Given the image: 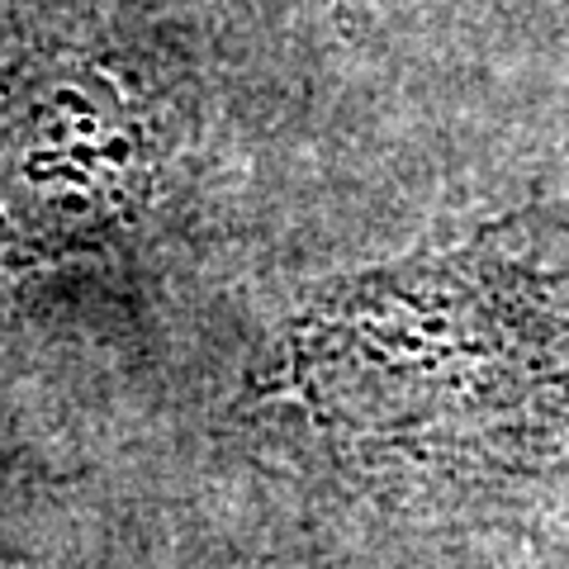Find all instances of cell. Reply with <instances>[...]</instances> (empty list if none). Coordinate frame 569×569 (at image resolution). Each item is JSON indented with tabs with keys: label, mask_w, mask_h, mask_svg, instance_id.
Segmentation results:
<instances>
[{
	"label": "cell",
	"mask_w": 569,
	"mask_h": 569,
	"mask_svg": "<svg viewBox=\"0 0 569 569\" xmlns=\"http://www.w3.org/2000/svg\"><path fill=\"white\" fill-rule=\"evenodd\" d=\"M167 162V114L123 67L62 43L0 62V313L33 271L138 228Z\"/></svg>",
	"instance_id": "7a4b0ae2"
},
{
	"label": "cell",
	"mask_w": 569,
	"mask_h": 569,
	"mask_svg": "<svg viewBox=\"0 0 569 569\" xmlns=\"http://www.w3.org/2000/svg\"><path fill=\"white\" fill-rule=\"evenodd\" d=\"M271 389L385 479H485L569 441V261L527 213L318 280Z\"/></svg>",
	"instance_id": "6da1fadb"
}]
</instances>
